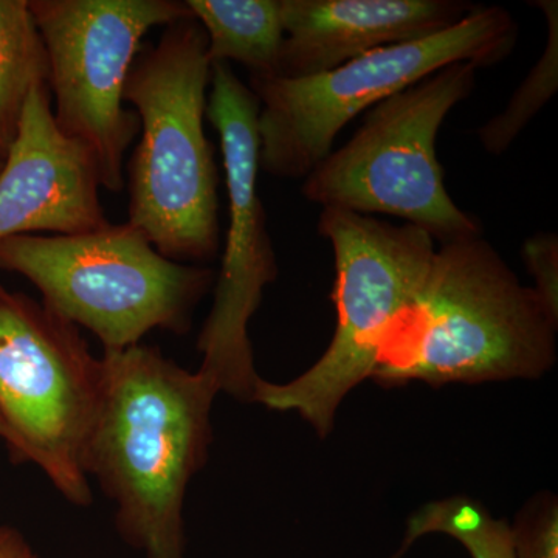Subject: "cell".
Wrapping results in <instances>:
<instances>
[{"label": "cell", "mask_w": 558, "mask_h": 558, "mask_svg": "<svg viewBox=\"0 0 558 558\" xmlns=\"http://www.w3.org/2000/svg\"><path fill=\"white\" fill-rule=\"evenodd\" d=\"M444 534L461 543L472 558H512L508 521L497 520L481 502L469 497H450L427 502L410 517L400 558L416 539Z\"/></svg>", "instance_id": "15"}, {"label": "cell", "mask_w": 558, "mask_h": 558, "mask_svg": "<svg viewBox=\"0 0 558 558\" xmlns=\"http://www.w3.org/2000/svg\"><path fill=\"white\" fill-rule=\"evenodd\" d=\"M464 0H281L284 43L277 78L319 75L464 20Z\"/></svg>", "instance_id": "12"}, {"label": "cell", "mask_w": 558, "mask_h": 558, "mask_svg": "<svg viewBox=\"0 0 558 558\" xmlns=\"http://www.w3.org/2000/svg\"><path fill=\"white\" fill-rule=\"evenodd\" d=\"M49 86V62L27 0H0V157L16 137L32 89Z\"/></svg>", "instance_id": "14"}, {"label": "cell", "mask_w": 558, "mask_h": 558, "mask_svg": "<svg viewBox=\"0 0 558 558\" xmlns=\"http://www.w3.org/2000/svg\"><path fill=\"white\" fill-rule=\"evenodd\" d=\"M0 269L31 279L44 306L92 330L105 351L135 347L153 329L183 333L215 274L165 258L123 223L69 236L0 241Z\"/></svg>", "instance_id": "7"}, {"label": "cell", "mask_w": 558, "mask_h": 558, "mask_svg": "<svg viewBox=\"0 0 558 558\" xmlns=\"http://www.w3.org/2000/svg\"><path fill=\"white\" fill-rule=\"evenodd\" d=\"M101 388L75 325L0 288V416L16 459L33 461L76 506H89L86 450Z\"/></svg>", "instance_id": "8"}, {"label": "cell", "mask_w": 558, "mask_h": 558, "mask_svg": "<svg viewBox=\"0 0 558 558\" xmlns=\"http://www.w3.org/2000/svg\"><path fill=\"white\" fill-rule=\"evenodd\" d=\"M0 438L7 440V444H10V432L9 427H7L5 422H3L2 416H0Z\"/></svg>", "instance_id": "20"}, {"label": "cell", "mask_w": 558, "mask_h": 558, "mask_svg": "<svg viewBox=\"0 0 558 558\" xmlns=\"http://www.w3.org/2000/svg\"><path fill=\"white\" fill-rule=\"evenodd\" d=\"M517 39L519 24L508 10L475 5L447 31L381 47L329 72L250 81L259 100V170L281 179L306 178L360 113L446 65L498 64Z\"/></svg>", "instance_id": "6"}, {"label": "cell", "mask_w": 558, "mask_h": 558, "mask_svg": "<svg viewBox=\"0 0 558 558\" xmlns=\"http://www.w3.org/2000/svg\"><path fill=\"white\" fill-rule=\"evenodd\" d=\"M317 230L336 258V333L325 354L296 379L271 384L259 377L253 402L295 411L326 438L341 402L373 377L381 351L410 314L436 245L418 227L339 208H323Z\"/></svg>", "instance_id": "4"}, {"label": "cell", "mask_w": 558, "mask_h": 558, "mask_svg": "<svg viewBox=\"0 0 558 558\" xmlns=\"http://www.w3.org/2000/svg\"><path fill=\"white\" fill-rule=\"evenodd\" d=\"M213 64L240 62L250 81L277 78L284 43L281 0H186Z\"/></svg>", "instance_id": "13"}, {"label": "cell", "mask_w": 558, "mask_h": 558, "mask_svg": "<svg viewBox=\"0 0 558 558\" xmlns=\"http://www.w3.org/2000/svg\"><path fill=\"white\" fill-rule=\"evenodd\" d=\"M207 119L218 131L229 191L230 223L215 301L199 336L201 373L220 392L253 402L259 376L248 323L264 289L278 277L277 256L258 193L259 100L229 64L211 65Z\"/></svg>", "instance_id": "10"}, {"label": "cell", "mask_w": 558, "mask_h": 558, "mask_svg": "<svg viewBox=\"0 0 558 558\" xmlns=\"http://www.w3.org/2000/svg\"><path fill=\"white\" fill-rule=\"evenodd\" d=\"M0 558H38L20 532L0 527Z\"/></svg>", "instance_id": "19"}, {"label": "cell", "mask_w": 558, "mask_h": 558, "mask_svg": "<svg viewBox=\"0 0 558 558\" xmlns=\"http://www.w3.org/2000/svg\"><path fill=\"white\" fill-rule=\"evenodd\" d=\"M521 258L534 278L537 293L550 317L558 322V238L553 231H542L524 241Z\"/></svg>", "instance_id": "18"}, {"label": "cell", "mask_w": 558, "mask_h": 558, "mask_svg": "<svg viewBox=\"0 0 558 558\" xmlns=\"http://www.w3.org/2000/svg\"><path fill=\"white\" fill-rule=\"evenodd\" d=\"M209 81L207 35L186 17L140 54L124 87L142 131L130 163L128 223L183 264L219 250L218 170L204 130Z\"/></svg>", "instance_id": "3"}, {"label": "cell", "mask_w": 558, "mask_h": 558, "mask_svg": "<svg viewBox=\"0 0 558 558\" xmlns=\"http://www.w3.org/2000/svg\"><path fill=\"white\" fill-rule=\"evenodd\" d=\"M47 62L53 116L69 137L90 149L102 189L124 186V154L140 131L123 108L124 87L150 28L193 17L175 0H32Z\"/></svg>", "instance_id": "9"}, {"label": "cell", "mask_w": 558, "mask_h": 558, "mask_svg": "<svg viewBox=\"0 0 558 558\" xmlns=\"http://www.w3.org/2000/svg\"><path fill=\"white\" fill-rule=\"evenodd\" d=\"M220 389L159 349L105 351L86 473L117 502V527L148 558H183V499L202 469Z\"/></svg>", "instance_id": "1"}, {"label": "cell", "mask_w": 558, "mask_h": 558, "mask_svg": "<svg viewBox=\"0 0 558 558\" xmlns=\"http://www.w3.org/2000/svg\"><path fill=\"white\" fill-rule=\"evenodd\" d=\"M512 558H558L556 495H537L520 510L510 526Z\"/></svg>", "instance_id": "17"}, {"label": "cell", "mask_w": 558, "mask_h": 558, "mask_svg": "<svg viewBox=\"0 0 558 558\" xmlns=\"http://www.w3.org/2000/svg\"><path fill=\"white\" fill-rule=\"evenodd\" d=\"M557 328L487 241L447 242L371 379L433 387L538 379L556 363Z\"/></svg>", "instance_id": "2"}, {"label": "cell", "mask_w": 558, "mask_h": 558, "mask_svg": "<svg viewBox=\"0 0 558 558\" xmlns=\"http://www.w3.org/2000/svg\"><path fill=\"white\" fill-rule=\"evenodd\" d=\"M548 24V39L542 57L527 73L526 80L513 92L508 106L499 116L484 123L478 130L483 148L492 156L506 153L524 128L545 108L558 89V2L537 0Z\"/></svg>", "instance_id": "16"}, {"label": "cell", "mask_w": 558, "mask_h": 558, "mask_svg": "<svg viewBox=\"0 0 558 558\" xmlns=\"http://www.w3.org/2000/svg\"><path fill=\"white\" fill-rule=\"evenodd\" d=\"M100 189L94 154L58 126L49 86L32 89L0 168V241L38 231L69 236L109 226Z\"/></svg>", "instance_id": "11"}, {"label": "cell", "mask_w": 558, "mask_h": 558, "mask_svg": "<svg viewBox=\"0 0 558 558\" xmlns=\"http://www.w3.org/2000/svg\"><path fill=\"white\" fill-rule=\"evenodd\" d=\"M476 70L446 65L371 108L351 140L304 178L303 196L323 208L395 216L440 244L481 238L480 219L451 199L436 153L447 116L475 89Z\"/></svg>", "instance_id": "5"}, {"label": "cell", "mask_w": 558, "mask_h": 558, "mask_svg": "<svg viewBox=\"0 0 558 558\" xmlns=\"http://www.w3.org/2000/svg\"><path fill=\"white\" fill-rule=\"evenodd\" d=\"M3 165V157H0V168H2Z\"/></svg>", "instance_id": "21"}]
</instances>
